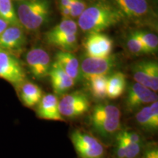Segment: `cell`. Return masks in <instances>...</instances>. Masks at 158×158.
Here are the masks:
<instances>
[{
  "label": "cell",
  "mask_w": 158,
  "mask_h": 158,
  "mask_svg": "<svg viewBox=\"0 0 158 158\" xmlns=\"http://www.w3.org/2000/svg\"><path fill=\"white\" fill-rule=\"evenodd\" d=\"M121 19L113 5L98 2L86 7L78 17V25L84 32H101L116 25Z\"/></svg>",
  "instance_id": "obj_1"
},
{
  "label": "cell",
  "mask_w": 158,
  "mask_h": 158,
  "mask_svg": "<svg viewBox=\"0 0 158 158\" xmlns=\"http://www.w3.org/2000/svg\"><path fill=\"white\" fill-rule=\"evenodd\" d=\"M16 14L23 28L37 30L48 21L50 2L48 0H21L17 5Z\"/></svg>",
  "instance_id": "obj_2"
},
{
  "label": "cell",
  "mask_w": 158,
  "mask_h": 158,
  "mask_svg": "<svg viewBox=\"0 0 158 158\" xmlns=\"http://www.w3.org/2000/svg\"><path fill=\"white\" fill-rule=\"evenodd\" d=\"M121 112L116 106L100 103L94 106L91 113V127L96 133L108 138L118 132L121 124Z\"/></svg>",
  "instance_id": "obj_3"
},
{
  "label": "cell",
  "mask_w": 158,
  "mask_h": 158,
  "mask_svg": "<svg viewBox=\"0 0 158 158\" xmlns=\"http://www.w3.org/2000/svg\"><path fill=\"white\" fill-rule=\"evenodd\" d=\"M70 139L79 158H105L104 146L90 134L76 130L72 132Z\"/></svg>",
  "instance_id": "obj_4"
},
{
  "label": "cell",
  "mask_w": 158,
  "mask_h": 158,
  "mask_svg": "<svg viewBox=\"0 0 158 158\" xmlns=\"http://www.w3.org/2000/svg\"><path fill=\"white\" fill-rule=\"evenodd\" d=\"M113 5L122 18L140 22L155 17L147 0H112Z\"/></svg>",
  "instance_id": "obj_5"
},
{
  "label": "cell",
  "mask_w": 158,
  "mask_h": 158,
  "mask_svg": "<svg viewBox=\"0 0 158 158\" xmlns=\"http://www.w3.org/2000/svg\"><path fill=\"white\" fill-rule=\"evenodd\" d=\"M90 106L87 94L79 91L65 94L59 101V112L64 118L81 117L89 110Z\"/></svg>",
  "instance_id": "obj_6"
},
{
  "label": "cell",
  "mask_w": 158,
  "mask_h": 158,
  "mask_svg": "<svg viewBox=\"0 0 158 158\" xmlns=\"http://www.w3.org/2000/svg\"><path fill=\"white\" fill-rule=\"evenodd\" d=\"M0 78L18 87L26 81L22 64L11 52L0 48Z\"/></svg>",
  "instance_id": "obj_7"
},
{
  "label": "cell",
  "mask_w": 158,
  "mask_h": 158,
  "mask_svg": "<svg viewBox=\"0 0 158 158\" xmlns=\"http://www.w3.org/2000/svg\"><path fill=\"white\" fill-rule=\"evenodd\" d=\"M116 65L114 56L106 57H94L85 55L80 64L81 77L86 80L92 77L108 75Z\"/></svg>",
  "instance_id": "obj_8"
},
{
  "label": "cell",
  "mask_w": 158,
  "mask_h": 158,
  "mask_svg": "<svg viewBox=\"0 0 158 158\" xmlns=\"http://www.w3.org/2000/svg\"><path fill=\"white\" fill-rule=\"evenodd\" d=\"M158 96L155 92L135 82L131 84L127 89L125 98V106L130 113L137 111L147 104L157 101Z\"/></svg>",
  "instance_id": "obj_9"
},
{
  "label": "cell",
  "mask_w": 158,
  "mask_h": 158,
  "mask_svg": "<svg viewBox=\"0 0 158 158\" xmlns=\"http://www.w3.org/2000/svg\"><path fill=\"white\" fill-rule=\"evenodd\" d=\"M134 80L154 92L158 90V64L155 61H141L132 68Z\"/></svg>",
  "instance_id": "obj_10"
},
{
  "label": "cell",
  "mask_w": 158,
  "mask_h": 158,
  "mask_svg": "<svg viewBox=\"0 0 158 158\" xmlns=\"http://www.w3.org/2000/svg\"><path fill=\"white\" fill-rule=\"evenodd\" d=\"M27 67L29 71L37 79L48 76L51 64L48 53L41 48H33L27 52L26 56Z\"/></svg>",
  "instance_id": "obj_11"
},
{
  "label": "cell",
  "mask_w": 158,
  "mask_h": 158,
  "mask_svg": "<svg viewBox=\"0 0 158 158\" xmlns=\"http://www.w3.org/2000/svg\"><path fill=\"white\" fill-rule=\"evenodd\" d=\"M84 48L88 56L106 57L113 50V40L101 32H90L85 40Z\"/></svg>",
  "instance_id": "obj_12"
},
{
  "label": "cell",
  "mask_w": 158,
  "mask_h": 158,
  "mask_svg": "<svg viewBox=\"0 0 158 158\" xmlns=\"http://www.w3.org/2000/svg\"><path fill=\"white\" fill-rule=\"evenodd\" d=\"M26 43V37L23 27L9 25L0 35V48L9 51H20Z\"/></svg>",
  "instance_id": "obj_13"
},
{
  "label": "cell",
  "mask_w": 158,
  "mask_h": 158,
  "mask_svg": "<svg viewBox=\"0 0 158 158\" xmlns=\"http://www.w3.org/2000/svg\"><path fill=\"white\" fill-rule=\"evenodd\" d=\"M37 116L40 118L51 121H64L59 110V100L54 94L43 95L37 106Z\"/></svg>",
  "instance_id": "obj_14"
},
{
  "label": "cell",
  "mask_w": 158,
  "mask_h": 158,
  "mask_svg": "<svg viewBox=\"0 0 158 158\" xmlns=\"http://www.w3.org/2000/svg\"><path fill=\"white\" fill-rule=\"evenodd\" d=\"M48 76L50 79L51 87L54 94L63 95L75 85L76 81L71 78L64 70L53 63L49 70Z\"/></svg>",
  "instance_id": "obj_15"
},
{
  "label": "cell",
  "mask_w": 158,
  "mask_h": 158,
  "mask_svg": "<svg viewBox=\"0 0 158 158\" xmlns=\"http://www.w3.org/2000/svg\"><path fill=\"white\" fill-rule=\"evenodd\" d=\"M75 81L81 78L80 63L77 57L70 51H60L55 55L54 62Z\"/></svg>",
  "instance_id": "obj_16"
},
{
  "label": "cell",
  "mask_w": 158,
  "mask_h": 158,
  "mask_svg": "<svg viewBox=\"0 0 158 158\" xmlns=\"http://www.w3.org/2000/svg\"><path fill=\"white\" fill-rule=\"evenodd\" d=\"M20 100L27 108H34L37 106L43 96L42 89L32 82H23L18 87Z\"/></svg>",
  "instance_id": "obj_17"
},
{
  "label": "cell",
  "mask_w": 158,
  "mask_h": 158,
  "mask_svg": "<svg viewBox=\"0 0 158 158\" xmlns=\"http://www.w3.org/2000/svg\"><path fill=\"white\" fill-rule=\"evenodd\" d=\"M73 34H78L77 23L71 19H63L45 34V39L47 43L51 45L56 40Z\"/></svg>",
  "instance_id": "obj_18"
},
{
  "label": "cell",
  "mask_w": 158,
  "mask_h": 158,
  "mask_svg": "<svg viewBox=\"0 0 158 158\" xmlns=\"http://www.w3.org/2000/svg\"><path fill=\"white\" fill-rule=\"evenodd\" d=\"M127 86L126 76L123 73L117 72L108 76L107 81V98L116 99L124 93Z\"/></svg>",
  "instance_id": "obj_19"
},
{
  "label": "cell",
  "mask_w": 158,
  "mask_h": 158,
  "mask_svg": "<svg viewBox=\"0 0 158 158\" xmlns=\"http://www.w3.org/2000/svg\"><path fill=\"white\" fill-rule=\"evenodd\" d=\"M108 75L92 77L88 79L89 89L92 96L99 100H104L107 98V81Z\"/></svg>",
  "instance_id": "obj_20"
},
{
  "label": "cell",
  "mask_w": 158,
  "mask_h": 158,
  "mask_svg": "<svg viewBox=\"0 0 158 158\" xmlns=\"http://www.w3.org/2000/svg\"><path fill=\"white\" fill-rule=\"evenodd\" d=\"M0 18L7 21L10 25L21 27L12 0H0Z\"/></svg>",
  "instance_id": "obj_21"
},
{
  "label": "cell",
  "mask_w": 158,
  "mask_h": 158,
  "mask_svg": "<svg viewBox=\"0 0 158 158\" xmlns=\"http://www.w3.org/2000/svg\"><path fill=\"white\" fill-rule=\"evenodd\" d=\"M135 120L142 129L148 132H155L157 130L153 124L149 106L140 108L135 114Z\"/></svg>",
  "instance_id": "obj_22"
},
{
  "label": "cell",
  "mask_w": 158,
  "mask_h": 158,
  "mask_svg": "<svg viewBox=\"0 0 158 158\" xmlns=\"http://www.w3.org/2000/svg\"><path fill=\"white\" fill-rule=\"evenodd\" d=\"M133 32L143 43L147 51V54L157 53L158 49V38L157 35L145 31H135Z\"/></svg>",
  "instance_id": "obj_23"
},
{
  "label": "cell",
  "mask_w": 158,
  "mask_h": 158,
  "mask_svg": "<svg viewBox=\"0 0 158 158\" xmlns=\"http://www.w3.org/2000/svg\"><path fill=\"white\" fill-rule=\"evenodd\" d=\"M51 45L59 47L62 51H73L78 47V34L68 35L62 38L56 40Z\"/></svg>",
  "instance_id": "obj_24"
},
{
  "label": "cell",
  "mask_w": 158,
  "mask_h": 158,
  "mask_svg": "<svg viewBox=\"0 0 158 158\" xmlns=\"http://www.w3.org/2000/svg\"><path fill=\"white\" fill-rule=\"evenodd\" d=\"M127 46L130 52L133 54L137 55V56H138V55L148 54L143 43H141L139 38L134 34L133 31H132L128 35L127 38Z\"/></svg>",
  "instance_id": "obj_25"
},
{
  "label": "cell",
  "mask_w": 158,
  "mask_h": 158,
  "mask_svg": "<svg viewBox=\"0 0 158 158\" xmlns=\"http://www.w3.org/2000/svg\"><path fill=\"white\" fill-rule=\"evenodd\" d=\"M116 138L121 140L124 144L126 152V158H136L140 155L141 152L142 143L133 142L118 135Z\"/></svg>",
  "instance_id": "obj_26"
},
{
  "label": "cell",
  "mask_w": 158,
  "mask_h": 158,
  "mask_svg": "<svg viewBox=\"0 0 158 158\" xmlns=\"http://www.w3.org/2000/svg\"><path fill=\"white\" fill-rule=\"evenodd\" d=\"M86 7L84 0H71L70 5L71 18H78Z\"/></svg>",
  "instance_id": "obj_27"
},
{
  "label": "cell",
  "mask_w": 158,
  "mask_h": 158,
  "mask_svg": "<svg viewBox=\"0 0 158 158\" xmlns=\"http://www.w3.org/2000/svg\"><path fill=\"white\" fill-rule=\"evenodd\" d=\"M142 158H158V148L155 144H150L143 150Z\"/></svg>",
  "instance_id": "obj_28"
},
{
  "label": "cell",
  "mask_w": 158,
  "mask_h": 158,
  "mask_svg": "<svg viewBox=\"0 0 158 158\" xmlns=\"http://www.w3.org/2000/svg\"><path fill=\"white\" fill-rule=\"evenodd\" d=\"M118 135L121 136V137L127 138V139L130 140V141H131L133 142L142 143V139H141V136H140V135H138V133H134V132L124 130V131H122V132H121V133H118Z\"/></svg>",
  "instance_id": "obj_29"
},
{
  "label": "cell",
  "mask_w": 158,
  "mask_h": 158,
  "mask_svg": "<svg viewBox=\"0 0 158 158\" xmlns=\"http://www.w3.org/2000/svg\"><path fill=\"white\" fill-rule=\"evenodd\" d=\"M114 157L115 158H126L125 149L121 140L116 138V143L114 149Z\"/></svg>",
  "instance_id": "obj_30"
},
{
  "label": "cell",
  "mask_w": 158,
  "mask_h": 158,
  "mask_svg": "<svg viewBox=\"0 0 158 158\" xmlns=\"http://www.w3.org/2000/svg\"><path fill=\"white\" fill-rule=\"evenodd\" d=\"M149 107L151 110V116L153 124L156 129L158 130V102L155 101L151 103Z\"/></svg>",
  "instance_id": "obj_31"
},
{
  "label": "cell",
  "mask_w": 158,
  "mask_h": 158,
  "mask_svg": "<svg viewBox=\"0 0 158 158\" xmlns=\"http://www.w3.org/2000/svg\"><path fill=\"white\" fill-rule=\"evenodd\" d=\"M59 8H60V13L63 19H70L71 15L70 7H59Z\"/></svg>",
  "instance_id": "obj_32"
},
{
  "label": "cell",
  "mask_w": 158,
  "mask_h": 158,
  "mask_svg": "<svg viewBox=\"0 0 158 158\" xmlns=\"http://www.w3.org/2000/svg\"><path fill=\"white\" fill-rule=\"evenodd\" d=\"M9 25L10 24L7 22V21H5L3 19H2V18H0V35L7 29V27H8Z\"/></svg>",
  "instance_id": "obj_33"
},
{
  "label": "cell",
  "mask_w": 158,
  "mask_h": 158,
  "mask_svg": "<svg viewBox=\"0 0 158 158\" xmlns=\"http://www.w3.org/2000/svg\"><path fill=\"white\" fill-rule=\"evenodd\" d=\"M71 0H59V7H70Z\"/></svg>",
  "instance_id": "obj_34"
}]
</instances>
